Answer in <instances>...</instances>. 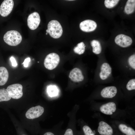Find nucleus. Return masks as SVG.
I'll list each match as a JSON object with an SVG mask.
<instances>
[{
    "mask_svg": "<svg viewBox=\"0 0 135 135\" xmlns=\"http://www.w3.org/2000/svg\"><path fill=\"white\" fill-rule=\"evenodd\" d=\"M116 102L111 101L103 103L94 102L92 103V108L94 110L109 116L113 119L124 120L129 118L126 109L119 108Z\"/></svg>",
    "mask_w": 135,
    "mask_h": 135,
    "instance_id": "nucleus-1",
    "label": "nucleus"
},
{
    "mask_svg": "<svg viewBox=\"0 0 135 135\" xmlns=\"http://www.w3.org/2000/svg\"><path fill=\"white\" fill-rule=\"evenodd\" d=\"M3 39L4 42L8 45L16 46L21 42L22 37L20 34L15 30L7 32L4 35Z\"/></svg>",
    "mask_w": 135,
    "mask_h": 135,
    "instance_id": "nucleus-2",
    "label": "nucleus"
},
{
    "mask_svg": "<svg viewBox=\"0 0 135 135\" xmlns=\"http://www.w3.org/2000/svg\"><path fill=\"white\" fill-rule=\"evenodd\" d=\"M46 32L52 38H58L62 36L63 30L60 24L58 21L52 20L48 22Z\"/></svg>",
    "mask_w": 135,
    "mask_h": 135,
    "instance_id": "nucleus-3",
    "label": "nucleus"
},
{
    "mask_svg": "<svg viewBox=\"0 0 135 135\" xmlns=\"http://www.w3.org/2000/svg\"><path fill=\"white\" fill-rule=\"evenodd\" d=\"M110 124L125 135H135V130L123 120L113 119L110 121Z\"/></svg>",
    "mask_w": 135,
    "mask_h": 135,
    "instance_id": "nucleus-4",
    "label": "nucleus"
},
{
    "mask_svg": "<svg viewBox=\"0 0 135 135\" xmlns=\"http://www.w3.org/2000/svg\"><path fill=\"white\" fill-rule=\"evenodd\" d=\"M60 61L58 55L55 53H52L46 56L44 62L45 67L49 70L55 68L58 65Z\"/></svg>",
    "mask_w": 135,
    "mask_h": 135,
    "instance_id": "nucleus-5",
    "label": "nucleus"
},
{
    "mask_svg": "<svg viewBox=\"0 0 135 135\" xmlns=\"http://www.w3.org/2000/svg\"><path fill=\"white\" fill-rule=\"evenodd\" d=\"M22 86L20 84H13L8 86L6 90L8 93L11 98L17 99L23 95Z\"/></svg>",
    "mask_w": 135,
    "mask_h": 135,
    "instance_id": "nucleus-6",
    "label": "nucleus"
},
{
    "mask_svg": "<svg viewBox=\"0 0 135 135\" xmlns=\"http://www.w3.org/2000/svg\"><path fill=\"white\" fill-rule=\"evenodd\" d=\"M40 21L39 14L37 12H34L30 14L27 19V25L29 28L34 30L39 26Z\"/></svg>",
    "mask_w": 135,
    "mask_h": 135,
    "instance_id": "nucleus-7",
    "label": "nucleus"
},
{
    "mask_svg": "<svg viewBox=\"0 0 135 135\" xmlns=\"http://www.w3.org/2000/svg\"><path fill=\"white\" fill-rule=\"evenodd\" d=\"M118 92V89L116 87L114 86H108L102 89L100 94L102 98L111 99L115 97Z\"/></svg>",
    "mask_w": 135,
    "mask_h": 135,
    "instance_id": "nucleus-8",
    "label": "nucleus"
},
{
    "mask_svg": "<svg viewBox=\"0 0 135 135\" xmlns=\"http://www.w3.org/2000/svg\"><path fill=\"white\" fill-rule=\"evenodd\" d=\"M14 6L13 0H4L0 6V14L1 16L4 17L8 16L12 11Z\"/></svg>",
    "mask_w": 135,
    "mask_h": 135,
    "instance_id": "nucleus-9",
    "label": "nucleus"
},
{
    "mask_svg": "<svg viewBox=\"0 0 135 135\" xmlns=\"http://www.w3.org/2000/svg\"><path fill=\"white\" fill-rule=\"evenodd\" d=\"M44 111L43 107L40 106H38L30 108L26 112L25 115L28 118L33 119L40 116Z\"/></svg>",
    "mask_w": 135,
    "mask_h": 135,
    "instance_id": "nucleus-10",
    "label": "nucleus"
},
{
    "mask_svg": "<svg viewBox=\"0 0 135 135\" xmlns=\"http://www.w3.org/2000/svg\"><path fill=\"white\" fill-rule=\"evenodd\" d=\"M116 43L120 46L125 48L130 46L132 43V40L130 36L120 34L118 35L114 40Z\"/></svg>",
    "mask_w": 135,
    "mask_h": 135,
    "instance_id": "nucleus-11",
    "label": "nucleus"
},
{
    "mask_svg": "<svg viewBox=\"0 0 135 135\" xmlns=\"http://www.w3.org/2000/svg\"><path fill=\"white\" fill-rule=\"evenodd\" d=\"M97 27L96 22L92 20H87L82 22L80 24V29L86 32H90L95 30Z\"/></svg>",
    "mask_w": 135,
    "mask_h": 135,
    "instance_id": "nucleus-12",
    "label": "nucleus"
},
{
    "mask_svg": "<svg viewBox=\"0 0 135 135\" xmlns=\"http://www.w3.org/2000/svg\"><path fill=\"white\" fill-rule=\"evenodd\" d=\"M69 77L72 81L74 82H81L84 78L81 70L77 68H74L70 71Z\"/></svg>",
    "mask_w": 135,
    "mask_h": 135,
    "instance_id": "nucleus-13",
    "label": "nucleus"
},
{
    "mask_svg": "<svg viewBox=\"0 0 135 135\" xmlns=\"http://www.w3.org/2000/svg\"><path fill=\"white\" fill-rule=\"evenodd\" d=\"M8 72L7 69L3 66L0 67V86L5 84L8 78Z\"/></svg>",
    "mask_w": 135,
    "mask_h": 135,
    "instance_id": "nucleus-14",
    "label": "nucleus"
},
{
    "mask_svg": "<svg viewBox=\"0 0 135 135\" xmlns=\"http://www.w3.org/2000/svg\"><path fill=\"white\" fill-rule=\"evenodd\" d=\"M135 8V0H128L125 6L124 12L127 14L132 13L134 11Z\"/></svg>",
    "mask_w": 135,
    "mask_h": 135,
    "instance_id": "nucleus-15",
    "label": "nucleus"
},
{
    "mask_svg": "<svg viewBox=\"0 0 135 135\" xmlns=\"http://www.w3.org/2000/svg\"><path fill=\"white\" fill-rule=\"evenodd\" d=\"M91 44L92 47V51L94 53L96 54H98L100 53L102 48L99 41L94 40L91 41Z\"/></svg>",
    "mask_w": 135,
    "mask_h": 135,
    "instance_id": "nucleus-16",
    "label": "nucleus"
},
{
    "mask_svg": "<svg viewBox=\"0 0 135 135\" xmlns=\"http://www.w3.org/2000/svg\"><path fill=\"white\" fill-rule=\"evenodd\" d=\"M86 46L84 43L81 42L78 43L77 46L74 49V52L78 54H81L84 52L85 50Z\"/></svg>",
    "mask_w": 135,
    "mask_h": 135,
    "instance_id": "nucleus-17",
    "label": "nucleus"
},
{
    "mask_svg": "<svg viewBox=\"0 0 135 135\" xmlns=\"http://www.w3.org/2000/svg\"><path fill=\"white\" fill-rule=\"evenodd\" d=\"M11 98L8 92L4 89H0V102L10 100Z\"/></svg>",
    "mask_w": 135,
    "mask_h": 135,
    "instance_id": "nucleus-18",
    "label": "nucleus"
},
{
    "mask_svg": "<svg viewBox=\"0 0 135 135\" xmlns=\"http://www.w3.org/2000/svg\"><path fill=\"white\" fill-rule=\"evenodd\" d=\"M58 90L54 86H48L47 88V92L49 95L51 97L55 96L58 94Z\"/></svg>",
    "mask_w": 135,
    "mask_h": 135,
    "instance_id": "nucleus-19",
    "label": "nucleus"
},
{
    "mask_svg": "<svg viewBox=\"0 0 135 135\" xmlns=\"http://www.w3.org/2000/svg\"><path fill=\"white\" fill-rule=\"evenodd\" d=\"M119 1L118 0H105L104 4L106 8H111L115 6Z\"/></svg>",
    "mask_w": 135,
    "mask_h": 135,
    "instance_id": "nucleus-20",
    "label": "nucleus"
},
{
    "mask_svg": "<svg viewBox=\"0 0 135 135\" xmlns=\"http://www.w3.org/2000/svg\"><path fill=\"white\" fill-rule=\"evenodd\" d=\"M82 129L84 135H95L90 128L87 125H83Z\"/></svg>",
    "mask_w": 135,
    "mask_h": 135,
    "instance_id": "nucleus-21",
    "label": "nucleus"
},
{
    "mask_svg": "<svg viewBox=\"0 0 135 135\" xmlns=\"http://www.w3.org/2000/svg\"><path fill=\"white\" fill-rule=\"evenodd\" d=\"M126 89L129 91L135 90V79L130 80L127 83L126 86Z\"/></svg>",
    "mask_w": 135,
    "mask_h": 135,
    "instance_id": "nucleus-22",
    "label": "nucleus"
},
{
    "mask_svg": "<svg viewBox=\"0 0 135 135\" xmlns=\"http://www.w3.org/2000/svg\"><path fill=\"white\" fill-rule=\"evenodd\" d=\"M128 63L130 66L134 69H135V55L130 56L128 60Z\"/></svg>",
    "mask_w": 135,
    "mask_h": 135,
    "instance_id": "nucleus-23",
    "label": "nucleus"
},
{
    "mask_svg": "<svg viewBox=\"0 0 135 135\" xmlns=\"http://www.w3.org/2000/svg\"><path fill=\"white\" fill-rule=\"evenodd\" d=\"M30 60V58L28 57L25 59L24 62L22 64H24V66L25 67H27L28 66V63Z\"/></svg>",
    "mask_w": 135,
    "mask_h": 135,
    "instance_id": "nucleus-24",
    "label": "nucleus"
},
{
    "mask_svg": "<svg viewBox=\"0 0 135 135\" xmlns=\"http://www.w3.org/2000/svg\"><path fill=\"white\" fill-rule=\"evenodd\" d=\"M64 135H74L73 131L71 129L68 128L66 130Z\"/></svg>",
    "mask_w": 135,
    "mask_h": 135,
    "instance_id": "nucleus-25",
    "label": "nucleus"
},
{
    "mask_svg": "<svg viewBox=\"0 0 135 135\" xmlns=\"http://www.w3.org/2000/svg\"><path fill=\"white\" fill-rule=\"evenodd\" d=\"M10 60L13 66L15 67L17 65V64L15 58L13 57H11L10 58Z\"/></svg>",
    "mask_w": 135,
    "mask_h": 135,
    "instance_id": "nucleus-26",
    "label": "nucleus"
},
{
    "mask_svg": "<svg viewBox=\"0 0 135 135\" xmlns=\"http://www.w3.org/2000/svg\"><path fill=\"white\" fill-rule=\"evenodd\" d=\"M43 135H54V134L52 132H48L45 133Z\"/></svg>",
    "mask_w": 135,
    "mask_h": 135,
    "instance_id": "nucleus-27",
    "label": "nucleus"
},
{
    "mask_svg": "<svg viewBox=\"0 0 135 135\" xmlns=\"http://www.w3.org/2000/svg\"><path fill=\"white\" fill-rule=\"evenodd\" d=\"M100 76L101 79L104 80L103 74L102 72L101 71L100 73Z\"/></svg>",
    "mask_w": 135,
    "mask_h": 135,
    "instance_id": "nucleus-28",
    "label": "nucleus"
},
{
    "mask_svg": "<svg viewBox=\"0 0 135 135\" xmlns=\"http://www.w3.org/2000/svg\"><path fill=\"white\" fill-rule=\"evenodd\" d=\"M48 33L46 32V35H47V34H48Z\"/></svg>",
    "mask_w": 135,
    "mask_h": 135,
    "instance_id": "nucleus-29",
    "label": "nucleus"
},
{
    "mask_svg": "<svg viewBox=\"0 0 135 135\" xmlns=\"http://www.w3.org/2000/svg\"></svg>",
    "mask_w": 135,
    "mask_h": 135,
    "instance_id": "nucleus-30",
    "label": "nucleus"
}]
</instances>
